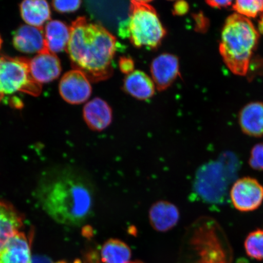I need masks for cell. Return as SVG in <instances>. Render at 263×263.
<instances>
[{"instance_id": "26", "label": "cell", "mask_w": 263, "mask_h": 263, "mask_svg": "<svg viewBox=\"0 0 263 263\" xmlns=\"http://www.w3.org/2000/svg\"><path fill=\"white\" fill-rule=\"evenodd\" d=\"M120 70L123 73L127 75L133 73L134 70V62L133 59L128 57H121L118 62Z\"/></svg>"}, {"instance_id": "34", "label": "cell", "mask_w": 263, "mask_h": 263, "mask_svg": "<svg viewBox=\"0 0 263 263\" xmlns=\"http://www.w3.org/2000/svg\"><path fill=\"white\" fill-rule=\"evenodd\" d=\"M129 263H137V262H129Z\"/></svg>"}, {"instance_id": "17", "label": "cell", "mask_w": 263, "mask_h": 263, "mask_svg": "<svg viewBox=\"0 0 263 263\" xmlns=\"http://www.w3.org/2000/svg\"><path fill=\"white\" fill-rule=\"evenodd\" d=\"M123 88L128 95L141 101L153 98L156 91L153 80L143 71L139 70L134 71L127 75Z\"/></svg>"}, {"instance_id": "3", "label": "cell", "mask_w": 263, "mask_h": 263, "mask_svg": "<svg viewBox=\"0 0 263 263\" xmlns=\"http://www.w3.org/2000/svg\"><path fill=\"white\" fill-rule=\"evenodd\" d=\"M259 33L252 22L237 13L229 16L222 29L220 54L233 74L245 76L258 44Z\"/></svg>"}, {"instance_id": "30", "label": "cell", "mask_w": 263, "mask_h": 263, "mask_svg": "<svg viewBox=\"0 0 263 263\" xmlns=\"http://www.w3.org/2000/svg\"><path fill=\"white\" fill-rule=\"evenodd\" d=\"M259 30L263 33V14L261 15L260 21L259 22Z\"/></svg>"}, {"instance_id": "8", "label": "cell", "mask_w": 263, "mask_h": 263, "mask_svg": "<svg viewBox=\"0 0 263 263\" xmlns=\"http://www.w3.org/2000/svg\"><path fill=\"white\" fill-rule=\"evenodd\" d=\"M230 199L235 209L241 212L255 211L263 201V186L252 177L236 180L229 192Z\"/></svg>"}, {"instance_id": "35", "label": "cell", "mask_w": 263, "mask_h": 263, "mask_svg": "<svg viewBox=\"0 0 263 263\" xmlns=\"http://www.w3.org/2000/svg\"><path fill=\"white\" fill-rule=\"evenodd\" d=\"M171 1H173V0H171Z\"/></svg>"}, {"instance_id": "15", "label": "cell", "mask_w": 263, "mask_h": 263, "mask_svg": "<svg viewBox=\"0 0 263 263\" xmlns=\"http://www.w3.org/2000/svg\"><path fill=\"white\" fill-rule=\"evenodd\" d=\"M31 239L18 232L0 251V263H31Z\"/></svg>"}, {"instance_id": "2", "label": "cell", "mask_w": 263, "mask_h": 263, "mask_svg": "<svg viewBox=\"0 0 263 263\" xmlns=\"http://www.w3.org/2000/svg\"><path fill=\"white\" fill-rule=\"evenodd\" d=\"M117 49V39L104 26L85 16L72 23L67 51L73 67L83 72L90 81L111 77Z\"/></svg>"}, {"instance_id": "16", "label": "cell", "mask_w": 263, "mask_h": 263, "mask_svg": "<svg viewBox=\"0 0 263 263\" xmlns=\"http://www.w3.org/2000/svg\"><path fill=\"white\" fill-rule=\"evenodd\" d=\"M238 122L243 133L249 137H263V103L252 102L242 108Z\"/></svg>"}, {"instance_id": "33", "label": "cell", "mask_w": 263, "mask_h": 263, "mask_svg": "<svg viewBox=\"0 0 263 263\" xmlns=\"http://www.w3.org/2000/svg\"><path fill=\"white\" fill-rule=\"evenodd\" d=\"M55 263H68L65 261H58L57 262H55Z\"/></svg>"}, {"instance_id": "6", "label": "cell", "mask_w": 263, "mask_h": 263, "mask_svg": "<svg viewBox=\"0 0 263 263\" xmlns=\"http://www.w3.org/2000/svg\"><path fill=\"white\" fill-rule=\"evenodd\" d=\"M222 230L215 219L203 218L193 228L192 245L199 259L197 263H229V247L224 244Z\"/></svg>"}, {"instance_id": "28", "label": "cell", "mask_w": 263, "mask_h": 263, "mask_svg": "<svg viewBox=\"0 0 263 263\" xmlns=\"http://www.w3.org/2000/svg\"><path fill=\"white\" fill-rule=\"evenodd\" d=\"M233 0H206L207 4L213 8H221L232 4Z\"/></svg>"}, {"instance_id": "20", "label": "cell", "mask_w": 263, "mask_h": 263, "mask_svg": "<svg viewBox=\"0 0 263 263\" xmlns=\"http://www.w3.org/2000/svg\"><path fill=\"white\" fill-rule=\"evenodd\" d=\"M48 50L57 53L67 49L70 38V27L60 21H49L44 29Z\"/></svg>"}, {"instance_id": "11", "label": "cell", "mask_w": 263, "mask_h": 263, "mask_svg": "<svg viewBox=\"0 0 263 263\" xmlns=\"http://www.w3.org/2000/svg\"><path fill=\"white\" fill-rule=\"evenodd\" d=\"M29 71L32 78L38 83H49L60 76L61 62L57 55L47 49L29 60Z\"/></svg>"}, {"instance_id": "13", "label": "cell", "mask_w": 263, "mask_h": 263, "mask_svg": "<svg viewBox=\"0 0 263 263\" xmlns=\"http://www.w3.org/2000/svg\"><path fill=\"white\" fill-rule=\"evenodd\" d=\"M82 114L85 124L93 132L101 133L112 123L113 110L110 105L100 98H95L85 104Z\"/></svg>"}, {"instance_id": "25", "label": "cell", "mask_w": 263, "mask_h": 263, "mask_svg": "<svg viewBox=\"0 0 263 263\" xmlns=\"http://www.w3.org/2000/svg\"><path fill=\"white\" fill-rule=\"evenodd\" d=\"M52 6L58 12L71 13L81 7L82 0H52Z\"/></svg>"}, {"instance_id": "10", "label": "cell", "mask_w": 263, "mask_h": 263, "mask_svg": "<svg viewBox=\"0 0 263 263\" xmlns=\"http://www.w3.org/2000/svg\"><path fill=\"white\" fill-rule=\"evenodd\" d=\"M151 73L157 89L166 90L180 75L178 58L168 53L159 55L151 63Z\"/></svg>"}, {"instance_id": "31", "label": "cell", "mask_w": 263, "mask_h": 263, "mask_svg": "<svg viewBox=\"0 0 263 263\" xmlns=\"http://www.w3.org/2000/svg\"><path fill=\"white\" fill-rule=\"evenodd\" d=\"M134 1L140 3H147L153 1V0H134Z\"/></svg>"}, {"instance_id": "5", "label": "cell", "mask_w": 263, "mask_h": 263, "mask_svg": "<svg viewBox=\"0 0 263 263\" xmlns=\"http://www.w3.org/2000/svg\"><path fill=\"white\" fill-rule=\"evenodd\" d=\"M119 35L137 48L157 49L166 35L156 10L147 3L131 0L129 18L121 22Z\"/></svg>"}, {"instance_id": "9", "label": "cell", "mask_w": 263, "mask_h": 263, "mask_svg": "<svg viewBox=\"0 0 263 263\" xmlns=\"http://www.w3.org/2000/svg\"><path fill=\"white\" fill-rule=\"evenodd\" d=\"M59 89L63 100L73 105L85 103L92 93L90 80L83 72L77 69L67 72L62 77Z\"/></svg>"}, {"instance_id": "21", "label": "cell", "mask_w": 263, "mask_h": 263, "mask_svg": "<svg viewBox=\"0 0 263 263\" xmlns=\"http://www.w3.org/2000/svg\"><path fill=\"white\" fill-rule=\"evenodd\" d=\"M101 255L104 263H129L131 251L129 247L121 240L110 239L103 246Z\"/></svg>"}, {"instance_id": "19", "label": "cell", "mask_w": 263, "mask_h": 263, "mask_svg": "<svg viewBox=\"0 0 263 263\" xmlns=\"http://www.w3.org/2000/svg\"><path fill=\"white\" fill-rule=\"evenodd\" d=\"M20 11L26 24L35 27H42L51 17V9L47 0H23Z\"/></svg>"}, {"instance_id": "22", "label": "cell", "mask_w": 263, "mask_h": 263, "mask_svg": "<svg viewBox=\"0 0 263 263\" xmlns=\"http://www.w3.org/2000/svg\"><path fill=\"white\" fill-rule=\"evenodd\" d=\"M245 249L250 258L263 260V230H255L249 233L245 239Z\"/></svg>"}, {"instance_id": "18", "label": "cell", "mask_w": 263, "mask_h": 263, "mask_svg": "<svg viewBox=\"0 0 263 263\" xmlns=\"http://www.w3.org/2000/svg\"><path fill=\"white\" fill-rule=\"evenodd\" d=\"M23 225L22 217L9 203L0 200V251Z\"/></svg>"}, {"instance_id": "12", "label": "cell", "mask_w": 263, "mask_h": 263, "mask_svg": "<svg viewBox=\"0 0 263 263\" xmlns=\"http://www.w3.org/2000/svg\"><path fill=\"white\" fill-rule=\"evenodd\" d=\"M12 42L16 50L23 53L38 54L48 49L43 27L22 25L15 31Z\"/></svg>"}, {"instance_id": "1", "label": "cell", "mask_w": 263, "mask_h": 263, "mask_svg": "<svg viewBox=\"0 0 263 263\" xmlns=\"http://www.w3.org/2000/svg\"><path fill=\"white\" fill-rule=\"evenodd\" d=\"M37 197L42 209L54 221L78 227L93 214L95 189L87 175L67 167L41 181Z\"/></svg>"}, {"instance_id": "29", "label": "cell", "mask_w": 263, "mask_h": 263, "mask_svg": "<svg viewBox=\"0 0 263 263\" xmlns=\"http://www.w3.org/2000/svg\"><path fill=\"white\" fill-rule=\"evenodd\" d=\"M31 263H52V261L47 256L36 255L32 258Z\"/></svg>"}, {"instance_id": "23", "label": "cell", "mask_w": 263, "mask_h": 263, "mask_svg": "<svg viewBox=\"0 0 263 263\" xmlns=\"http://www.w3.org/2000/svg\"><path fill=\"white\" fill-rule=\"evenodd\" d=\"M233 9L247 18L256 17L263 14V0H235Z\"/></svg>"}, {"instance_id": "27", "label": "cell", "mask_w": 263, "mask_h": 263, "mask_svg": "<svg viewBox=\"0 0 263 263\" xmlns=\"http://www.w3.org/2000/svg\"><path fill=\"white\" fill-rule=\"evenodd\" d=\"M189 6L184 0H178L174 6L173 14L176 15H183L189 11Z\"/></svg>"}, {"instance_id": "14", "label": "cell", "mask_w": 263, "mask_h": 263, "mask_svg": "<svg viewBox=\"0 0 263 263\" xmlns=\"http://www.w3.org/2000/svg\"><path fill=\"white\" fill-rule=\"evenodd\" d=\"M149 221L156 231L166 232L175 228L180 219V212L177 206L167 200H160L151 206Z\"/></svg>"}, {"instance_id": "32", "label": "cell", "mask_w": 263, "mask_h": 263, "mask_svg": "<svg viewBox=\"0 0 263 263\" xmlns=\"http://www.w3.org/2000/svg\"><path fill=\"white\" fill-rule=\"evenodd\" d=\"M2 44H3V41H2V39L1 37V35H0V49H1Z\"/></svg>"}, {"instance_id": "24", "label": "cell", "mask_w": 263, "mask_h": 263, "mask_svg": "<svg viewBox=\"0 0 263 263\" xmlns=\"http://www.w3.org/2000/svg\"><path fill=\"white\" fill-rule=\"evenodd\" d=\"M249 164L252 169L263 172V142L256 144L252 147Z\"/></svg>"}, {"instance_id": "4", "label": "cell", "mask_w": 263, "mask_h": 263, "mask_svg": "<svg viewBox=\"0 0 263 263\" xmlns=\"http://www.w3.org/2000/svg\"><path fill=\"white\" fill-rule=\"evenodd\" d=\"M238 169V159L229 154L202 164L196 171L193 180L194 196L206 204H223L228 199L230 185Z\"/></svg>"}, {"instance_id": "7", "label": "cell", "mask_w": 263, "mask_h": 263, "mask_svg": "<svg viewBox=\"0 0 263 263\" xmlns=\"http://www.w3.org/2000/svg\"><path fill=\"white\" fill-rule=\"evenodd\" d=\"M41 87L31 77L29 59L0 57V100L16 92L38 95Z\"/></svg>"}]
</instances>
